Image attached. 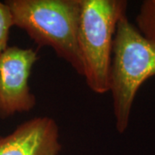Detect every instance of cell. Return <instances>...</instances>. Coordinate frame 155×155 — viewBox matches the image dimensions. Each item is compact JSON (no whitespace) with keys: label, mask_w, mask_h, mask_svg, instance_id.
Here are the masks:
<instances>
[{"label":"cell","mask_w":155,"mask_h":155,"mask_svg":"<svg viewBox=\"0 0 155 155\" xmlns=\"http://www.w3.org/2000/svg\"><path fill=\"white\" fill-rule=\"evenodd\" d=\"M61 149L60 127L48 116L34 117L0 135V155H59Z\"/></svg>","instance_id":"cell-5"},{"label":"cell","mask_w":155,"mask_h":155,"mask_svg":"<svg viewBox=\"0 0 155 155\" xmlns=\"http://www.w3.org/2000/svg\"><path fill=\"white\" fill-rule=\"evenodd\" d=\"M38 53L17 46L9 48L0 55V119L32 110L36 97L28 80Z\"/></svg>","instance_id":"cell-4"},{"label":"cell","mask_w":155,"mask_h":155,"mask_svg":"<svg viewBox=\"0 0 155 155\" xmlns=\"http://www.w3.org/2000/svg\"><path fill=\"white\" fill-rule=\"evenodd\" d=\"M124 0H81L78 44L88 87L97 94L110 91L114 39L126 17Z\"/></svg>","instance_id":"cell-3"},{"label":"cell","mask_w":155,"mask_h":155,"mask_svg":"<svg viewBox=\"0 0 155 155\" xmlns=\"http://www.w3.org/2000/svg\"><path fill=\"white\" fill-rule=\"evenodd\" d=\"M135 26L141 35L155 42V0H145L135 18Z\"/></svg>","instance_id":"cell-6"},{"label":"cell","mask_w":155,"mask_h":155,"mask_svg":"<svg viewBox=\"0 0 155 155\" xmlns=\"http://www.w3.org/2000/svg\"><path fill=\"white\" fill-rule=\"evenodd\" d=\"M14 26L39 48L48 47L80 76L84 67L78 44L81 0H7Z\"/></svg>","instance_id":"cell-1"},{"label":"cell","mask_w":155,"mask_h":155,"mask_svg":"<svg viewBox=\"0 0 155 155\" xmlns=\"http://www.w3.org/2000/svg\"><path fill=\"white\" fill-rule=\"evenodd\" d=\"M14 26L11 11L5 2L0 1V55L9 48L11 28Z\"/></svg>","instance_id":"cell-7"},{"label":"cell","mask_w":155,"mask_h":155,"mask_svg":"<svg viewBox=\"0 0 155 155\" xmlns=\"http://www.w3.org/2000/svg\"><path fill=\"white\" fill-rule=\"evenodd\" d=\"M155 76V42L147 39L127 16L116 28L110 69V91L116 129L128 127L134 101L145 81Z\"/></svg>","instance_id":"cell-2"}]
</instances>
